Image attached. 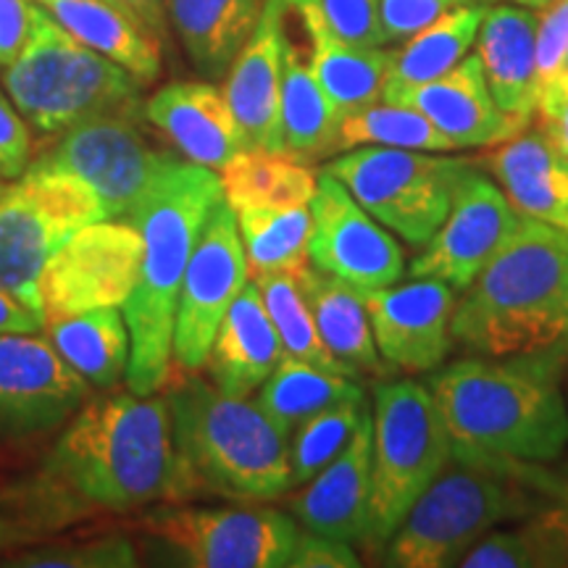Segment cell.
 <instances>
[{
    "label": "cell",
    "instance_id": "cell-40",
    "mask_svg": "<svg viewBox=\"0 0 568 568\" xmlns=\"http://www.w3.org/2000/svg\"><path fill=\"white\" fill-rule=\"evenodd\" d=\"M550 497L548 506L531 510L521 527L535 548L537 568H568V485H556Z\"/></svg>",
    "mask_w": 568,
    "mask_h": 568
},
{
    "label": "cell",
    "instance_id": "cell-51",
    "mask_svg": "<svg viewBox=\"0 0 568 568\" xmlns=\"http://www.w3.org/2000/svg\"><path fill=\"white\" fill-rule=\"evenodd\" d=\"M568 95V48L564 53V59H560V67L556 74H552V80L545 84L542 90H539V98H537V113L539 111H548L550 105H556L560 98Z\"/></svg>",
    "mask_w": 568,
    "mask_h": 568
},
{
    "label": "cell",
    "instance_id": "cell-54",
    "mask_svg": "<svg viewBox=\"0 0 568 568\" xmlns=\"http://www.w3.org/2000/svg\"><path fill=\"white\" fill-rule=\"evenodd\" d=\"M32 3H40L42 6V3H48V0H32Z\"/></svg>",
    "mask_w": 568,
    "mask_h": 568
},
{
    "label": "cell",
    "instance_id": "cell-21",
    "mask_svg": "<svg viewBox=\"0 0 568 568\" xmlns=\"http://www.w3.org/2000/svg\"><path fill=\"white\" fill-rule=\"evenodd\" d=\"M372 500V410L351 443L290 500L297 527L343 542H364Z\"/></svg>",
    "mask_w": 568,
    "mask_h": 568
},
{
    "label": "cell",
    "instance_id": "cell-53",
    "mask_svg": "<svg viewBox=\"0 0 568 568\" xmlns=\"http://www.w3.org/2000/svg\"><path fill=\"white\" fill-rule=\"evenodd\" d=\"M0 539H3V518H0Z\"/></svg>",
    "mask_w": 568,
    "mask_h": 568
},
{
    "label": "cell",
    "instance_id": "cell-26",
    "mask_svg": "<svg viewBox=\"0 0 568 568\" xmlns=\"http://www.w3.org/2000/svg\"><path fill=\"white\" fill-rule=\"evenodd\" d=\"M282 355V339L266 314L258 284L247 282L219 324L205 358L211 382L226 395L251 397L272 376Z\"/></svg>",
    "mask_w": 568,
    "mask_h": 568
},
{
    "label": "cell",
    "instance_id": "cell-6",
    "mask_svg": "<svg viewBox=\"0 0 568 568\" xmlns=\"http://www.w3.org/2000/svg\"><path fill=\"white\" fill-rule=\"evenodd\" d=\"M3 88L24 122L42 134L145 105L142 84L130 71L63 30L40 3L30 6V32L3 69Z\"/></svg>",
    "mask_w": 568,
    "mask_h": 568
},
{
    "label": "cell",
    "instance_id": "cell-15",
    "mask_svg": "<svg viewBox=\"0 0 568 568\" xmlns=\"http://www.w3.org/2000/svg\"><path fill=\"white\" fill-rule=\"evenodd\" d=\"M308 261L358 293L389 287L406 274V255L395 234L326 172H318V187L311 201Z\"/></svg>",
    "mask_w": 568,
    "mask_h": 568
},
{
    "label": "cell",
    "instance_id": "cell-10",
    "mask_svg": "<svg viewBox=\"0 0 568 568\" xmlns=\"http://www.w3.org/2000/svg\"><path fill=\"white\" fill-rule=\"evenodd\" d=\"M468 169L471 163L445 159V153L361 145L332 155L322 172L343 182L395 237L424 245L443 226Z\"/></svg>",
    "mask_w": 568,
    "mask_h": 568
},
{
    "label": "cell",
    "instance_id": "cell-22",
    "mask_svg": "<svg viewBox=\"0 0 568 568\" xmlns=\"http://www.w3.org/2000/svg\"><path fill=\"white\" fill-rule=\"evenodd\" d=\"M224 95L251 151L284 153L282 140V0H264L258 24L226 71Z\"/></svg>",
    "mask_w": 568,
    "mask_h": 568
},
{
    "label": "cell",
    "instance_id": "cell-9",
    "mask_svg": "<svg viewBox=\"0 0 568 568\" xmlns=\"http://www.w3.org/2000/svg\"><path fill=\"white\" fill-rule=\"evenodd\" d=\"M109 219L88 182L30 163L0 187V290L40 314V274L74 232Z\"/></svg>",
    "mask_w": 568,
    "mask_h": 568
},
{
    "label": "cell",
    "instance_id": "cell-45",
    "mask_svg": "<svg viewBox=\"0 0 568 568\" xmlns=\"http://www.w3.org/2000/svg\"><path fill=\"white\" fill-rule=\"evenodd\" d=\"M32 155V134L24 116L0 92V180H17L27 172Z\"/></svg>",
    "mask_w": 568,
    "mask_h": 568
},
{
    "label": "cell",
    "instance_id": "cell-7",
    "mask_svg": "<svg viewBox=\"0 0 568 568\" xmlns=\"http://www.w3.org/2000/svg\"><path fill=\"white\" fill-rule=\"evenodd\" d=\"M521 468L464 466L439 477L414 503L395 535L382 548V564L393 568L458 566L489 529L531 514Z\"/></svg>",
    "mask_w": 568,
    "mask_h": 568
},
{
    "label": "cell",
    "instance_id": "cell-5",
    "mask_svg": "<svg viewBox=\"0 0 568 568\" xmlns=\"http://www.w3.org/2000/svg\"><path fill=\"white\" fill-rule=\"evenodd\" d=\"M166 400L182 497L266 503L293 489L290 432L258 403L203 379H182L169 387Z\"/></svg>",
    "mask_w": 568,
    "mask_h": 568
},
{
    "label": "cell",
    "instance_id": "cell-32",
    "mask_svg": "<svg viewBox=\"0 0 568 568\" xmlns=\"http://www.w3.org/2000/svg\"><path fill=\"white\" fill-rule=\"evenodd\" d=\"M48 339L88 385L116 387L130 372V326L119 308L88 311L48 324Z\"/></svg>",
    "mask_w": 568,
    "mask_h": 568
},
{
    "label": "cell",
    "instance_id": "cell-25",
    "mask_svg": "<svg viewBox=\"0 0 568 568\" xmlns=\"http://www.w3.org/2000/svg\"><path fill=\"white\" fill-rule=\"evenodd\" d=\"M477 59L495 103L518 122L537 113V11L524 6H493L481 21Z\"/></svg>",
    "mask_w": 568,
    "mask_h": 568
},
{
    "label": "cell",
    "instance_id": "cell-18",
    "mask_svg": "<svg viewBox=\"0 0 568 568\" xmlns=\"http://www.w3.org/2000/svg\"><path fill=\"white\" fill-rule=\"evenodd\" d=\"M364 303L374 343L387 364L406 372H432L443 366L453 343L456 295L439 280L366 290Z\"/></svg>",
    "mask_w": 568,
    "mask_h": 568
},
{
    "label": "cell",
    "instance_id": "cell-28",
    "mask_svg": "<svg viewBox=\"0 0 568 568\" xmlns=\"http://www.w3.org/2000/svg\"><path fill=\"white\" fill-rule=\"evenodd\" d=\"M63 30L130 71L142 88L161 74V38L119 0H48L42 3Z\"/></svg>",
    "mask_w": 568,
    "mask_h": 568
},
{
    "label": "cell",
    "instance_id": "cell-38",
    "mask_svg": "<svg viewBox=\"0 0 568 568\" xmlns=\"http://www.w3.org/2000/svg\"><path fill=\"white\" fill-rule=\"evenodd\" d=\"M366 414V400H345L308 416L293 429L290 437V468L293 487H303L351 443Z\"/></svg>",
    "mask_w": 568,
    "mask_h": 568
},
{
    "label": "cell",
    "instance_id": "cell-29",
    "mask_svg": "<svg viewBox=\"0 0 568 568\" xmlns=\"http://www.w3.org/2000/svg\"><path fill=\"white\" fill-rule=\"evenodd\" d=\"M264 0H166L169 27L205 80H224L258 24Z\"/></svg>",
    "mask_w": 568,
    "mask_h": 568
},
{
    "label": "cell",
    "instance_id": "cell-35",
    "mask_svg": "<svg viewBox=\"0 0 568 568\" xmlns=\"http://www.w3.org/2000/svg\"><path fill=\"white\" fill-rule=\"evenodd\" d=\"M234 216H237L240 240H243L247 268L253 276L268 272H301L311 264V205L237 209Z\"/></svg>",
    "mask_w": 568,
    "mask_h": 568
},
{
    "label": "cell",
    "instance_id": "cell-47",
    "mask_svg": "<svg viewBox=\"0 0 568 568\" xmlns=\"http://www.w3.org/2000/svg\"><path fill=\"white\" fill-rule=\"evenodd\" d=\"M32 0H0V69L17 59L30 32Z\"/></svg>",
    "mask_w": 568,
    "mask_h": 568
},
{
    "label": "cell",
    "instance_id": "cell-52",
    "mask_svg": "<svg viewBox=\"0 0 568 568\" xmlns=\"http://www.w3.org/2000/svg\"><path fill=\"white\" fill-rule=\"evenodd\" d=\"M516 6H524V9H531V11H542L548 9V6L558 3V0H514Z\"/></svg>",
    "mask_w": 568,
    "mask_h": 568
},
{
    "label": "cell",
    "instance_id": "cell-8",
    "mask_svg": "<svg viewBox=\"0 0 568 568\" xmlns=\"http://www.w3.org/2000/svg\"><path fill=\"white\" fill-rule=\"evenodd\" d=\"M453 460L443 416L416 379L379 385L372 410V500L364 548H385L414 503Z\"/></svg>",
    "mask_w": 568,
    "mask_h": 568
},
{
    "label": "cell",
    "instance_id": "cell-49",
    "mask_svg": "<svg viewBox=\"0 0 568 568\" xmlns=\"http://www.w3.org/2000/svg\"><path fill=\"white\" fill-rule=\"evenodd\" d=\"M539 126L548 132V138L556 142V148L568 159V95L560 98L548 111H539Z\"/></svg>",
    "mask_w": 568,
    "mask_h": 568
},
{
    "label": "cell",
    "instance_id": "cell-1",
    "mask_svg": "<svg viewBox=\"0 0 568 568\" xmlns=\"http://www.w3.org/2000/svg\"><path fill=\"white\" fill-rule=\"evenodd\" d=\"M40 479L71 514L182 500L169 400L134 393L90 400L67 424Z\"/></svg>",
    "mask_w": 568,
    "mask_h": 568
},
{
    "label": "cell",
    "instance_id": "cell-11",
    "mask_svg": "<svg viewBox=\"0 0 568 568\" xmlns=\"http://www.w3.org/2000/svg\"><path fill=\"white\" fill-rule=\"evenodd\" d=\"M142 527L197 568H282L290 566L295 518L272 506H159Z\"/></svg>",
    "mask_w": 568,
    "mask_h": 568
},
{
    "label": "cell",
    "instance_id": "cell-14",
    "mask_svg": "<svg viewBox=\"0 0 568 568\" xmlns=\"http://www.w3.org/2000/svg\"><path fill=\"white\" fill-rule=\"evenodd\" d=\"M247 258L232 205L216 203L184 272L174 324V361L182 372L205 366L219 324L247 284Z\"/></svg>",
    "mask_w": 568,
    "mask_h": 568
},
{
    "label": "cell",
    "instance_id": "cell-3",
    "mask_svg": "<svg viewBox=\"0 0 568 568\" xmlns=\"http://www.w3.org/2000/svg\"><path fill=\"white\" fill-rule=\"evenodd\" d=\"M222 197V180L213 169L172 159L126 219L142 234L140 276L124 305L132 339L126 385L134 395H153L169 382L184 272Z\"/></svg>",
    "mask_w": 568,
    "mask_h": 568
},
{
    "label": "cell",
    "instance_id": "cell-13",
    "mask_svg": "<svg viewBox=\"0 0 568 568\" xmlns=\"http://www.w3.org/2000/svg\"><path fill=\"white\" fill-rule=\"evenodd\" d=\"M142 264V234L124 219H101L63 243L40 274L42 324L130 301Z\"/></svg>",
    "mask_w": 568,
    "mask_h": 568
},
{
    "label": "cell",
    "instance_id": "cell-39",
    "mask_svg": "<svg viewBox=\"0 0 568 568\" xmlns=\"http://www.w3.org/2000/svg\"><path fill=\"white\" fill-rule=\"evenodd\" d=\"M11 566L32 568H132L138 566L132 539L126 537H103L82 545H67V548H40L21 552Z\"/></svg>",
    "mask_w": 568,
    "mask_h": 568
},
{
    "label": "cell",
    "instance_id": "cell-17",
    "mask_svg": "<svg viewBox=\"0 0 568 568\" xmlns=\"http://www.w3.org/2000/svg\"><path fill=\"white\" fill-rule=\"evenodd\" d=\"M88 382L34 332H0V439L32 437L69 422Z\"/></svg>",
    "mask_w": 568,
    "mask_h": 568
},
{
    "label": "cell",
    "instance_id": "cell-43",
    "mask_svg": "<svg viewBox=\"0 0 568 568\" xmlns=\"http://www.w3.org/2000/svg\"><path fill=\"white\" fill-rule=\"evenodd\" d=\"M464 3H479V0H382V27H385L387 45L408 40L445 11Z\"/></svg>",
    "mask_w": 568,
    "mask_h": 568
},
{
    "label": "cell",
    "instance_id": "cell-50",
    "mask_svg": "<svg viewBox=\"0 0 568 568\" xmlns=\"http://www.w3.org/2000/svg\"><path fill=\"white\" fill-rule=\"evenodd\" d=\"M126 11H132L153 34L163 38L169 27L166 0H119Z\"/></svg>",
    "mask_w": 568,
    "mask_h": 568
},
{
    "label": "cell",
    "instance_id": "cell-37",
    "mask_svg": "<svg viewBox=\"0 0 568 568\" xmlns=\"http://www.w3.org/2000/svg\"><path fill=\"white\" fill-rule=\"evenodd\" d=\"M253 282L258 284L261 297H264L266 314L272 318L276 335L287 355L308 361L329 372H339L353 376L339 361L326 351L322 335H318L316 318L311 314L308 301H305L301 287V272H268L255 274ZM355 379V376H353Z\"/></svg>",
    "mask_w": 568,
    "mask_h": 568
},
{
    "label": "cell",
    "instance_id": "cell-16",
    "mask_svg": "<svg viewBox=\"0 0 568 568\" xmlns=\"http://www.w3.org/2000/svg\"><path fill=\"white\" fill-rule=\"evenodd\" d=\"M518 222L521 213L510 205L500 184L471 166L453 193L443 226L426 240L408 274L466 290L506 245Z\"/></svg>",
    "mask_w": 568,
    "mask_h": 568
},
{
    "label": "cell",
    "instance_id": "cell-36",
    "mask_svg": "<svg viewBox=\"0 0 568 568\" xmlns=\"http://www.w3.org/2000/svg\"><path fill=\"white\" fill-rule=\"evenodd\" d=\"M361 145L403 148V151L453 153L458 151L422 111L406 103L379 101L339 119L337 153Z\"/></svg>",
    "mask_w": 568,
    "mask_h": 568
},
{
    "label": "cell",
    "instance_id": "cell-2",
    "mask_svg": "<svg viewBox=\"0 0 568 568\" xmlns=\"http://www.w3.org/2000/svg\"><path fill=\"white\" fill-rule=\"evenodd\" d=\"M456 464L527 468L568 445V403L548 353L456 361L429 376Z\"/></svg>",
    "mask_w": 568,
    "mask_h": 568
},
{
    "label": "cell",
    "instance_id": "cell-12",
    "mask_svg": "<svg viewBox=\"0 0 568 568\" xmlns=\"http://www.w3.org/2000/svg\"><path fill=\"white\" fill-rule=\"evenodd\" d=\"M145 111L103 113L69 126L34 161L88 182L101 197L109 219H130L142 195L151 190L172 155L155 151L142 132Z\"/></svg>",
    "mask_w": 568,
    "mask_h": 568
},
{
    "label": "cell",
    "instance_id": "cell-42",
    "mask_svg": "<svg viewBox=\"0 0 568 568\" xmlns=\"http://www.w3.org/2000/svg\"><path fill=\"white\" fill-rule=\"evenodd\" d=\"M464 568H537L535 548H531L524 527L489 529L471 550L460 558Z\"/></svg>",
    "mask_w": 568,
    "mask_h": 568
},
{
    "label": "cell",
    "instance_id": "cell-30",
    "mask_svg": "<svg viewBox=\"0 0 568 568\" xmlns=\"http://www.w3.org/2000/svg\"><path fill=\"white\" fill-rule=\"evenodd\" d=\"M301 287L326 351L335 355L355 379L358 374L379 372V351L374 343L364 295L311 264L301 268Z\"/></svg>",
    "mask_w": 568,
    "mask_h": 568
},
{
    "label": "cell",
    "instance_id": "cell-44",
    "mask_svg": "<svg viewBox=\"0 0 568 568\" xmlns=\"http://www.w3.org/2000/svg\"><path fill=\"white\" fill-rule=\"evenodd\" d=\"M568 48V0L537 11V84L539 90L552 80ZM539 98V92H537Z\"/></svg>",
    "mask_w": 568,
    "mask_h": 568
},
{
    "label": "cell",
    "instance_id": "cell-24",
    "mask_svg": "<svg viewBox=\"0 0 568 568\" xmlns=\"http://www.w3.org/2000/svg\"><path fill=\"white\" fill-rule=\"evenodd\" d=\"M487 166L521 216L568 232V159L542 126L497 142Z\"/></svg>",
    "mask_w": 568,
    "mask_h": 568
},
{
    "label": "cell",
    "instance_id": "cell-4",
    "mask_svg": "<svg viewBox=\"0 0 568 568\" xmlns=\"http://www.w3.org/2000/svg\"><path fill=\"white\" fill-rule=\"evenodd\" d=\"M453 337L474 355L550 353L568 339V232L521 216L456 301Z\"/></svg>",
    "mask_w": 568,
    "mask_h": 568
},
{
    "label": "cell",
    "instance_id": "cell-20",
    "mask_svg": "<svg viewBox=\"0 0 568 568\" xmlns=\"http://www.w3.org/2000/svg\"><path fill=\"white\" fill-rule=\"evenodd\" d=\"M142 111L184 159L213 172H222L237 153L251 151L224 90L211 80L163 84Z\"/></svg>",
    "mask_w": 568,
    "mask_h": 568
},
{
    "label": "cell",
    "instance_id": "cell-48",
    "mask_svg": "<svg viewBox=\"0 0 568 568\" xmlns=\"http://www.w3.org/2000/svg\"><path fill=\"white\" fill-rule=\"evenodd\" d=\"M40 326V314L0 290V332H38Z\"/></svg>",
    "mask_w": 568,
    "mask_h": 568
},
{
    "label": "cell",
    "instance_id": "cell-19",
    "mask_svg": "<svg viewBox=\"0 0 568 568\" xmlns=\"http://www.w3.org/2000/svg\"><path fill=\"white\" fill-rule=\"evenodd\" d=\"M382 101L414 105L458 151L497 145L529 126L495 103L477 53L466 55L437 80L385 92Z\"/></svg>",
    "mask_w": 568,
    "mask_h": 568
},
{
    "label": "cell",
    "instance_id": "cell-31",
    "mask_svg": "<svg viewBox=\"0 0 568 568\" xmlns=\"http://www.w3.org/2000/svg\"><path fill=\"white\" fill-rule=\"evenodd\" d=\"M485 13V3L456 6L432 24H426L424 30L403 40L397 51H389V69L382 95L432 82L447 74L453 67H458L477 42Z\"/></svg>",
    "mask_w": 568,
    "mask_h": 568
},
{
    "label": "cell",
    "instance_id": "cell-41",
    "mask_svg": "<svg viewBox=\"0 0 568 568\" xmlns=\"http://www.w3.org/2000/svg\"><path fill=\"white\" fill-rule=\"evenodd\" d=\"M326 24L345 42L361 48H385L382 0H318Z\"/></svg>",
    "mask_w": 568,
    "mask_h": 568
},
{
    "label": "cell",
    "instance_id": "cell-27",
    "mask_svg": "<svg viewBox=\"0 0 568 568\" xmlns=\"http://www.w3.org/2000/svg\"><path fill=\"white\" fill-rule=\"evenodd\" d=\"M311 40V61L339 119L382 101L389 51L345 42L326 24L318 0H293Z\"/></svg>",
    "mask_w": 568,
    "mask_h": 568
},
{
    "label": "cell",
    "instance_id": "cell-34",
    "mask_svg": "<svg viewBox=\"0 0 568 568\" xmlns=\"http://www.w3.org/2000/svg\"><path fill=\"white\" fill-rule=\"evenodd\" d=\"M345 400H364L358 379L308 364V361L287 353L282 355L272 376L255 395V403L287 432H293L297 424L318 410Z\"/></svg>",
    "mask_w": 568,
    "mask_h": 568
},
{
    "label": "cell",
    "instance_id": "cell-46",
    "mask_svg": "<svg viewBox=\"0 0 568 568\" xmlns=\"http://www.w3.org/2000/svg\"><path fill=\"white\" fill-rule=\"evenodd\" d=\"M361 566L358 552L351 548V542L332 539L314 531L301 529L295 539L290 568H355Z\"/></svg>",
    "mask_w": 568,
    "mask_h": 568
},
{
    "label": "cell",
    "instance_id": "cell-23",
    "mask_svg": "<svg viewBox=\"0 0 568 568\" xmlns=\"http://www.w3.org/2000/svg\"><path fill=\"white\" fill-rule=\"evenodd\" d=\"M339 113L318 82L311 40L293 0H282V140L297 161L337 155Z\"/></svg>",
    "mask_w": 568,
    "mask_h": 568
},
{
    "label": "cell",
    "instance_id": "cell-33",
    "mask_svg": "<svg viewBox=\"0 0 568 568\" xmlns=\"http://www.w3.org/2000/svg\"><path fill=\"white\" fill-rule=\"evenodd\" d=\"M224 201L237 209H290L311 205L318 174L311 163L287 153L243 151L219 172Z\"/></svg>",
    "mask_w": 568,
    "mask_h": 568
}]
</instances>
